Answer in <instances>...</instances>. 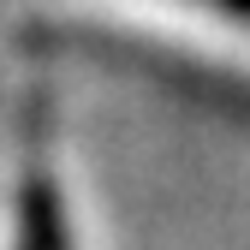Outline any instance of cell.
Masks as SVG:
<instances>
[{"label": "cell", "mask_w": 250, "mask_h": 250, "mask_svg": "<svg viewBox=\"0 0 250 250\" xmlns=\"http://www.w3.org/2000/svg\"><path fill=\"white\" fill-rule=\"evenodd\" d=\"M18 244L24 250H72L66 232V208H60V191L42 161L24 167V203H18Z\"/></svg>", "instance_id": "6da1fadb"}]
</instances>
